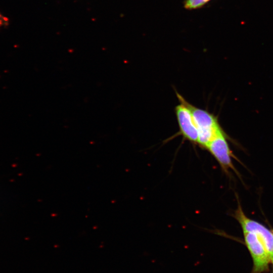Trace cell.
<instances>
[{
	"label": "cell",
	"instance_id": "obj_1",
	"mask_svg": "<svg viewBox=\"0 0 273 273\" xmlns=\"http://www.w3.org/2000/svg\"><path fill=\"white\" fill-rule=\"evenodd\" d=\"M181 101L190 110L198 131V144L205 149L208 144L218 134L223 132L217 118L206 110L196 107L187 102L183 97L176 94Z\"/></svg>",
	"mask_w": 273,
	"mask_h": 273
},
{
	"label": "cell",
	"instance_id": "obj_2",
	"mask_svg": "<svg viewBox=\"0 0 273 273\" xmlns=\"http://www.w3.org/2000/svg\"><path fill=\"white\" fill-rule=\"evenodd\" d=\"M233 216L240 224L243 231L254 233L259 238L268 252L271 260L273 258L272 230H270L259 222L248 218L245 214L238 200V207Z\"/></svg>",
	"mask_w": 273,
	"mask_h": 273
},
{
	"label": "cell",
	"instance_id": "obj_3",
	"mask_svg": "<svg viewBox=\"0 0 273 273\" xmlns=\"http://www.w3.org/2000/svg\"><path fill=\"white\" fill-rule=\"evenodd\" d=\"M227 137L224 131L219 133L208 144L205 149L216 159L225 174H229L231 170L237 174L232 161L233 155L227 142Z\"/></svg>",
	"mask_w": 273,
	"mask_h": 273
},
{
	"label": "cell",
	"instance_id": "obj_4",
	"mask_svg": "<svg viewBox=\"0 0 273 273\" xmlns=\"http://www.w3.org/2000/svg\"><path fill=\"white\" fill-rule=\"evenodd\" d=\"M245 244L252 256V273H262L268 270L269 255L259 238L254 233L243 231Z\"/></svg>",
	"mask_w": 273,
	"mask_h": 273
},
{
	"label": "cell",
	"instance_id": "obj_5",
	"mask_svg": "<svg viewBox=\"0 0 273 273\" xmlns=\"http://www.w3.org/2000/svg\"><path fill=\"white\" fill-rule=\"evenodd\" d=\"M175 107L180 133L189 141L198 144V131L189 108L181 101Z\"/></svg>",
	"mask_w": 273,
	"mask_h": 273
},
{
	"label": "cell",
	"instance_id": "obj_6",
	"mask_svg": "<svg viewBox=\"0 0 273 273\" xmlns=\"http://www.w3.org/2000/svg\"><path fill=\"white\" fill-rule=\"evenodd\" d=\"M211 0H186L184 7L188 10H194L200 8Z\"/></svg>",
	"mask_w": 273,
	"mask_h": 273
},
{
	"label": "cell",
	"instance_id": "obj_7",
	"mask_svg": "<svg viewBox=\"0 0 273 273\" xmlns=\"http://www.w3.org/2000/svg\"><path fill=\"white\" fill-rule=\"evenodd\" d=\"M270 261L272 262V265H273V258L271 259Z\"/></svg>",
	"mask_w": 273,
	"mask_h": 273
},
{
	"label": "cell",
	"instance_id": "obj_8",
	"mask_svg": "<svg viewBox=\"0 0 273 273\" xmlns=\"http://www.w3.org/2000/svg\"><path fill=\"white\" fill-rule=\"evenodd\" d=\"M272 230V231H273V230Z\"/></svg>",
	"mask_w": 273,
	"mask_h": 273
}]
</instances>
